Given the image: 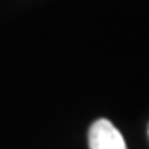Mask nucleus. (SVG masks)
Segmentation results:
<instances>
[{"instance_id":"1","label":"nucleus","mask_w":149,"mask_h":149,"mask_svg":"<svg viewBox=\"0 0 149 149\" xmlns=\"http://www.w3.org/2000/svg\"><path fill=\"white\" fill-rule=\"evenodd\" d=\"M88 144L90 149H128L123 134L108 119H98L91 124Z\"/></svg>"}]
</instances>
